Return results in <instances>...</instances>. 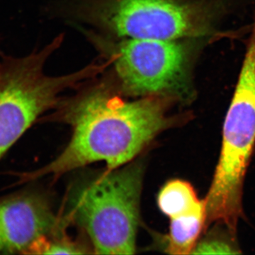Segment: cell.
Wrapping results in <instances>:
<instances>
[{
    "instance_id": "obj_1",
    "label": "cell",
    "mask_w": 255,
    "mask_h": 255,
    "mask_svg": "<svg viewBox=\"0 0 255 255\" xmlns=\"http://www.w3.org/2000/svg\"><path fill=\"white\" fill-rule=\"evenodd\" d=\"M71 98L60 101L62 119L73 134L63 152L36 170L9 172L17 184L53 177L96 162L109 171L128 163L160 132L180 125L187 117L170 116L177 102L162 97L132 98L122 95L109 70L81 86ZM56 107V108H57Z\"/></svg>"
},
{
    "instance_id": "obj_2",
    "label": "cell",
    "mask_w": 255,
    "mask_h": 255,
    "mask_svg": "<svg viewBox=\"0 0 255 255\" xmlns=\"http://www.w3.org/2000/svg\"><path fill=\"white\" fill-rule=\"evenodd\" d=\"M63 41L60 34L28 56L0 63V160L40 116L56 108L63 92L78 89L108 68L101 59L71 73L47 75V60Z\"/></svg>"
},
{
    "instance_id": "obj_3",
    "label": "cell",
    "mask_w": 255,
    "mask_h": 255,
    "mask_svg": "<svg viewBox=\"0 0 255 255\" xmlns=\"http://www.w3.org/2000/svg\"><path fill=\"white\" fill-rule=\"evenodd\" d=\"M80 31L110 64L109 72L122 95L167 97L177 103L192 100L190 50L181 40L119 38L93 29Z\"/></svg>"
},
{
    "instance_id": "obj_4",
    "label": "cell",
    "mask_w": 255,
    "mask_h": 255,
    "mask_svg": "<svg viewBox=\"0 0 255 255\" xmlns=\"http://www.w3.org/2000/svg\"><path fill=\"white\" fill-rule=\"evenodd\" d=\"M255 145V21L225 119L219 162L206 203V228L221 223L237 233L243 186Z\"/></svg>"
},
{
    "instance_id": "obj_5",
    "label": "cell",
    "mask_w": 255,
    "mask_h": 255,
    "mask_svg": "<svg viewBox=\"0 0 255 255\" xmlns=\"http://www.w3.org/2000/svg\"><path fill=\"white\" fill-rule=\"evenodd\" d=\"M61 11L107 36L132 39L204 36L213 21L207 5L183 0H69Z\"/></svg>"
},
{
    "instance_id": "obj_6",
    "label": "cell",
    "mask_w": 255,
    "mask_h": 255,
    "mask_svg": "<svg viewBox=\"0 0 255 255\" xmlns=\"http://www.w3.org/2000/svg\"><path fill=\"white\" fill-rule=\"evenodd\" d=\"M143 169L130 164L109 171L75 193L67 221L86 233L98 255L135 251Z\"/></svg>"
},
{
    "instance_id": "obj_7",
    "label": "cell",
    "mask_w": 255,
    "mask_h": 255,
    "mask_svg": "<svg viewBox=\"0 0 255 255\" xmlns=\"http://www.w3.org/2000/svg\"><path fill=\"white\" fill-rule=\"evenodd\" d=\"M40 191L25 189L0 197V255H31L43 238L65 226Z\"/></svg>"
},
{
    "instance_id": "obj_8",
    "label": "cell",
    "mask_w": 255,
    "mask_h": 255,
    "mask_svg": "<svg viewBox=\"0 0 255 255\" xmlns=\"http://www.w3.org/2000/svg\"><path fill=\"white\" fill-rule=\"evenodd\" d=\"M206 230L205 201L191 212L170 219L168 234L164 238V251L171 255L192 253L201 235Z\"/></svg>"
},
{
    "instance_id": "obj_9",
    "label": "cell",
    "mask_w": 255,
    "mask_h": 255,
    "mask_svg": "<svg viewBox=\"0 0 255 255\" xmlns=\"http://www.w3.org/2000/svg\"><path fill=\"white\" fill-rule=\"evenodd\" d=\"M202 202L190 183L179 179L165 183L157 196L159 210L170 219L191 212Z\"/></svg>"
},
{
    "instance_id": "obj_10",
    "label": "cell",
    "mask_w": 255,
    "mask_h": 255,
    "mask_svg": "<svg viewBox=\"0 0 255 255\" xmlns=\"http://www.w3.org/2000/svg\"><path fill=\"white\" fill-rule=\"evenodd\" d=\"M196 243L191 254L232 255L241 254V249L236 241V233L227 226L215 223L214 227Z\"/></svg>"
},
{
    "instance_id": "obj_11",
    "label": "cell",
    "mask_w": 255,
    "mask_h": 255,
    "mask_svg": "<svg viewBox=\"0 0 255 255\" xmlns=\"http://www.w3.org/2000/svg\"><path fill=\"white\" fill-rule=\"evenodd\" d=\"M87 249L64 235L63 230L43 238L33 248L31 255H80Z\"/></svg>"
}]
</instances>
